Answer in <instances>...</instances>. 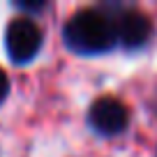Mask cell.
Masks as SVG:
<instances>
[{
  "mask_svg": "<svg viewBox=\"0 0 157 157\" xmlns=\"http://www.w3.org/2000/svg\"><path fill=\"white\" fill-rule=\"evenodd\" d=\"M65 44L83 56L104 53L116 44V28L102 12L81 10L65 25Z\"/></svg>",
  "mask_w": 157,
  "mask_h": 157,
  "instance_id": "obj_1",
  "label": "cell"
},
{
  "mask_svg": "<svg viewBox=\"0 0 157 157\" xmlns=\"http://www.w3.org/2000/svg\"><path fill=\"white\" fill-rule=\"evenodd\" d=\"M90 125L99 134H118L127 125V109L116 97H99L90 106Z\"/></svg>",
  "mask_w": 157,
  "mask_h": 157,
  "instance_id": "obj_3",
  "label": "cell"
},
{
  "mask_svg": "<svg viewBox=\"0 0 157 157\" xmlns=\"http://www.w3.org/2000/svg\"><path fill=\"white\" fill-rule=\"evenodd\" d=\"M113 28H116V39H120L123 46H127V49H139L150 37V21L141 12H134V10L118 16V23Z\"/></svg>",
  "mask_w": 157,
  "mask_h": 157,
  "instance_id": "obj_4",
  "label": "cell"
},
{
  "mask_svg": "<svg viewBox=\"0 0 157 157\" xmlns=\"http://www.w3.org/2000/svg\"><path fill=\"white\" fill-rule=\"evenodd\" d=\"M42 46V33L30 19H14L7 25L5 49L14 63H28L37 56Z\"/></svg>",
  "mask_w": 157,
  "mask_h": 157,
  "instance_id": "obj_2",
  "label": "cell"
},
{
  "mask_svg": "<svg viewBox=\"0 0 157 157\" xmlns=\"http://www.w3.org/2000/svg\"><path fill=\"white\" fill-rule=\"evenodd\" d=\"M7 93H10V78H7V74L0 69V102L7 97Z\"/></svg>",
  "mask_w": 157,
  "mask_h": 157,
  "instance_id": "obj_5",
  "label": "cell"
}]
</instances>
